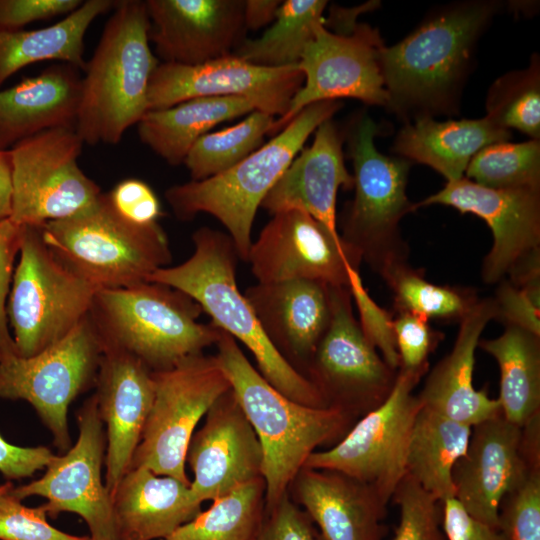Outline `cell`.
<instances>
[{"label": "cell", "mask_w": 540, "mask_h": 540, "mask_svg": "<svg viewBox=\"0 0 540 540\" xmlns=\"http://www.w3.org/2000/svg\"><path fill=\"white\" fill-rule=\"evenodd\" d=\"M82 0H0V30H21L24 26L60 15H69Z\"/></svg>", "instance_id": "obj_49"}, {"label": "cell", "mask_w": 540, "mask_h": 540, "mask_svg": "<svg viewBox=\"0 0 540 540\" xmlns=\"http://www.w3.org/2000/svg\"><path fill=\"white\" fill-rule=\"evenodd\" d=\"M465 173L486 188L540 189V140L487 145L471 159Z\"/></svg>", "instance_id": "obj_40"}, {"label": "cell", "mask_w": 540, "mask_h": 540, "mask_svg": "<svg viewBox=\"0 0 540 540\" xmlns=\"http://www.w3.org/2000/svg\"><path fill=\"white\" fill-rule=\"evenodd\" d=\"M54 456L46 446H17L0 434V473L8 481L33 476L36 471L46 468Z\"/></svg>", "instance_id": "obj_51"}, {"label": "cell", "mask_w": 540, "mask_h": 540, "mask_svg": "<svg viewBox=\"0 0 540 540\" xmlns=\"http://www.w3.org/2000/svg\"><path fill=\"white\" fill-rule=\"evenodd\" d=\"M380 129L369 115L355 122L349 137L355 194L341 219L343 242L381 277L408 262L409 247L400 221L414 211L406 195L411 162L380 153L374 143Z\"/></svg>", "instance_id": "obj_8"}, {"label": "cell", "mask_w": 540, "mask_h": 540, "mask_svg": "<svg viewBox=\"0 0 540 540\" xmlns=\"http://www.w3.org/2000/svg\"><path fill=\"white\" fill-rule=\"evenodd\" d=\"M320 101L301 110L279 133L230 169L165 191L175 216L190 221L200 213L215 217L228 231L238 256L247 262L256 212L317 127L342 107Z\"/></svg>", "instance_id": "obj_6"}, {"label": "cell", "mask_w": 540, "mask_h": 540, "mask_svg": "<svg viewBox=\"0 0 540 540\" xmlns=\"http://www.w3.org/2000/svg\"><path fill=\"white\" fill-rule=\"evenodd\" d=\"M19 254L6 310L17 356L29 358L69 335L99 289L53 255L41 226L23 225Z\"/></svg>", "instance_id": "obj_9"}, {"label": "cell", "mask_w": 540, "mask_h": 540, "mask_svg": "<svg viewBox=\"0 0 540 540\" xmlns=\"http://www.w3.org/2000/svg\"><path fill=\"white\" fill-rule=\"evenodd\" d=\"M12 486H13V484L10 481H7V482H5L3 484H0V493L2 491L6 490L7 488L12 487Z\"/></svg>", "instance_id": "obj_56"}, {"label": "cell", "mask_w": 540, "mask_h": 540, "mask_svg": "<svg viewBox=\"0 0 540 540\" xmlns=\"http://www.w3.org/2000/svg\"><path fill=\"white\" fill-rule=\"evenodd\" d=\"M326 6L325 0L283 1L271 26L256 39H244L232 54L263 67L298 66L317 26L324 21Z\"/></svg>", "instance_id": "obj_35"}, {"label": "cell", "mask_w": 540, "mask_h": 540, "mask_svg": "<svg viewBox=\"0 0 540 540\" xmlns=\"http://www.w3.org/2000/svg\"><path fill=\"white\" fill-rule=\"evenodd\" d=\"M102 345L88 316L65 338L29 357L0 362V398L24 400L61 453L71 448L70 404L95 386Z\"/></svg>", "instance_id": "obj_12"}, {"label": "cell", "mask_w": 540, "mask_h": 540, "mask_svg": "<svg viewBox=\"0 0 540 540\" xmlns=\"http://www.w3.org/2000/svg\"><path fill=\"white\" fill-rule=\"evenodd\" d=\"M312 144L293 159L261 203L274 215L285 210H302L333 232L336 225L338 190L354 187L353 175L347 170L342 135L332 119L314 131Z\"/></svg>", "instance_id": "obj_25"}, {"label": "cell", "mask_w": 540, "mask_h": 540, "mask_svg": "<svg viewBox=\"0 0 540 540\" xmlns=\"http://www.w3.org/2000/svg\"><path fill=\"white\" fill-rule=\"evenodd\" d=\"M86 62L75 130L84 144H118L148 112L149 81L159 60L149 46L145 1H116Z\"/></svg>", "instance_id": "obj_4"}, {"label": "cell", "mask_w": 540, "mask_h": 540, "mask_svg": "<svg viewBox=\"0 0 540 540\" xmlns=\"http://www.w3.org/2000/svg\"><path fill=\"white\" fill-rule=\"evenodd\" d=\"M282 1L279 0H246L244 1V25L246 30H258L275 19Z\"/></svg>", "instance_id": "obj_54"}, {"label": "cell", "mask_w": 540, "mask_h": 540, "mask_svg": "<svg viewBox=\"0 0 540 540\" xmlns=\"http://www.w3.org/2000/svg\"><path fill=\"white\" fill-rule=\"evenodd\" d=\"M22 234L23 225L16 224L10 218L0 219V362L17 357L6 307Z\"/></svg>", "instance_id": "obj_46"}, {"label": "cell", "mask_w": 540, "mask_h": 540, "mask_svg": "<svg viewBox=\"0 0 540 540\" xmlns=\"http://www.w3.org/2000/svg\"><path fill=\"white\" fill-rule=\"evenodd\" d=\"M205 416L185 459L194 475L190 488L201 503L263 478L260 442L232 389L219 396Z\"/></svg>", "instance_id": "obj_21"}, {"label": "cell", "mask_w": 540, "mask_h": 540, "mask_svg": "<svg viewBox=\"0 0 540 540\" xmlns=\"http://www.w3.org/2000/svg\"><path fill=\"white\" fill-rule=\"evenodd\" d=\"M349 290L359 313V324L367 340L379 350L394 370L400 367L392 314L380 307L363 285L359 270L349 269Z\"/></svg>", "instance_id": "obj_44"}, {"label": "cell", "mask_w": 540, "mask_h": 540, "mask_svg": "<svg viewBox=\"0 0 540 540\" xmlns=\"http://www.w3.org/2000/svg\"><path fill=\"white\" fill-rule=\"evenodd\" d=\"M275 121V116L254 110L237 124L200 137L184 160L191 180L210 178L239 163L263 145Z\"/></svg>", "instance_id": "obj_37"}, {"label": "cell", "mask_w": 540, "mask_h": 540, "mask_svg": "<svg viewBox=\"0 0 540 540\" xmlns=\"http://www.w3.org/2000/svg\"><path fill=\"white\" fill-rule=\"evenodd\" d=\"M201 306L180 290L155 282L99 289L89 318L102 350L115 349L151 371L172 368L182 359L215 345L222 330L198 322Z\"/></svg>", "instance_id": "obj_5"}, {"label": "cell", "mask_w": 540, "mask_h": 540, "mask_svg": "<svg viewBox=\"0 0 540 540\" xmlns=\"http://www.w3.org/2000/svg\"><path fill=\"white\" fill-rule=\"evenodd\" d=\"M215 345V357L262 448L267 510L288 493L310 454L339 441L354 418L338 408L310 407L286 397L253 367L228 333L222 331Z\"/></svg>", "instance_id": "obj_2"}, {"label": "cell", "mask_w": 540, "mask_h": 540, "mask_svg": "<svg viewBox=\"0 0 540 540\" xmlns=\"http://www.w3.org/2000/svg\"><path fill=\"white\" fill-rule=\"evenodd\" d=\"M471 429L422 406L415 417L406 474L440 503L454 497L452 471L467 450Z\"/></svg>", "instance_id": "obj_33"}, {"label": "cell", "mask_w": 540, "mask_h": 540, "mask_svg": "<svg viewBox=\"0 0 540 540\" xmlns=\"http://www.w3.org/2000/svg\"><path fill=\"white\" fill-rule=\"evenodd\" d=\"M152 373L154 400L130 468L144 467L191 484L185 470L190 439L211 405L231 389L230 382L216 357L203 353Z\"/></svg>", "instance_id": "obj_11"}, {"label": "cell", "mask_w": 540, "mask_h": 540, "mask_svg": "<svg viewBox=\"0 0 540 540\" xmlns=\"http://www.w3.org/2000/svg\"><path fill=\"white\" fill-rule=\"evenodd\" d=\"M79 436L74 446L49 462L45 473L11 493L23 500L44 497L47 516L62 512L79 515L87 524L90 540H116L111 497L102 479L106 435L93 394L77 411Z\"/></svg>", "instance_id": "obj_16"}, {"label": "cell", "mask_w": 540, "mask_h": 540, "mask_svg": "<svg viewBox=\"0 0 540 540\" xmlns=\"http://www.w3.org/2000/svg\"><path fill=\"white\" fill-rule=\"evenodd\" d=\"M303 82L298 66L263 67L233 54L197 65L162 62L149 81L148 111L199 97H244L281 118Z\"/></svg>", "instance_id": "obj_17"}, {"label": "cell", "mask_w": 540, "mask_h": 540, "mask_svg": "<svg viewBox=\"0 0 540 540\" xmlns=\"http://www.w3.org/2000/svg\"><path fill=\"white\" fill-rule=\"evenodd\" d=\"M257 110L244 97H199L150 110L137 123L140 141L172 166L184 163L195 142L217 124Z\"/></svg>", "instance_id": "obj_31"}, {"label": "cell", "mask_w": 540, "mask_h": 540, "mask_svg": "<svg viewBox=\"0 0 540 540\" xmlns=\"http://www.w3.org/2000/svg\"><path fill=\"white\" fill-rule=\"evenodd\" d=\"M332 287L299 279L258 283L244 293L268 340L304 376L332 319Z\"/></svg>", "instance_id": "obj_24"}, {"label": "cell", "mask_w": 540, "mask_h": 540, "mask_svg": "<svg viewBox=\"0 0 540 540\" xmlns=\"http://www.w3.org/2000/svg\"><path fill=\"white\" fill-rule=\"evenodd\" d=\"M539 466L540 450L526 448L522 427L500 412L472 427L452 471L454 498L470 516L497 529L502 499Z\"/></svg>", "instance_id": "obj_19"}, {"label": "cell", "mask_w": 540, "mask_h": 540, "mask_svg": "<svg viewBox=\"0 0 540 540\" xmlns=\"http://www.w3.org/2000/svg\"><path fill=\"white\" fill-rule=\"evenodd\" d=\"M497 529L506 540H540V466L504 496Z\"/></svg>", "instance_id": "obj_42"}, {"label": "cell", "mask_w": 540, "mask_h": 540, "mask_svg": "<svg viewBox=\"0 0 540 540\" xmlns=\"http://www.w3.org/2000/svg\"><path fill=\"white\" fill-rule=\"evenodd\" d=\"M290 486L317 526V540H383L388 504L368 485L337 471L303 467Z\"/></svg>", "instance_id": "obj_26"}, {"label": "cell", "mask_w": 540, "mask_h": 540, "mask_svg": "<svg viewBox=\"0 0 540 540\" xmlns=\"http://www.w3.org/2000/svg\"><path fill=\"white\" fill-rule=\"evenodd\" d=\"M391 500L400 512L393 540H445L441 503L409 475L403 477Z\"/></svg>", "instance_id": "obj_41"}, {"label": "cell", "mask_w": 540, "mask_h": 540, "mask_svg": "<svg viewBox=\"0 0 540 540\" xmlns=\"http://www.w3.org/2000/svg\"><path fill=\"white\" fill-rule=\"evenodd\" d=\"M495 318L494 299L484 298L461 319L451 351L432 368L417 394L422 407L471 427L501 412L498 399L473 385L478 342Z\"/></svg>", "instance_id": "obj_27"}, {"label": "cell", "mask_w": 540, "mask_h": 540, "mask_svg": "<svg viewBox=\"0 0 540 540\" xmlns=\"http://www.w3.org/2000/svg\"><path fill=\"white\" fill-rule=\"evenodd\" d=\"M509 282L540 309V250L519 261L508 273Z\"/></svg>", "instance_id": "obj_53"}, {"label": "cell", "mask_w": 540, "mask_h": 540, "mask_svg": "<svg viewBox=\"0 0 540 540\" xmlns=\"http://www.w3.org/2000/svg\"><path fill=\"white\" fill-rule=\"evenodd\" d=\"M194 252L185 262L155 271L148 282L167 285L194 299L211 323L240 341L258 371L275 389L310 407H328L316 386L294 369L264 334L236 283L238 252L228 234L201 227L192 234Z\"/></svg>", "instance_id": "obj_3"}, {"label": "cell", "mask_w": 540, "mask_h": 540, "mask_svg": "<svg viewBox=\"0 0 540 540\" xmlns=\"http://www.w3.org/2000/svg\"><path fill=\"white\" fill-rule=\"evenodd\" d=\"M435 204L474 214L491 229L493 245L481 269L487 284L500 282L519 261L540 250V189H491L463 177L413 208Z\"/></svg>", "instance_id": "obj_20"}, {"label": "cell", "mask_w": 540, "mask_h": 540, "mask_svg": "<svg viewBox=\"0 0 540 540\" xmlns=\"http://www.w3.org/2000/svg\"><path fill=\"white\" fill-rule=\"evenodd\" d=\"M510 137L509 130L487 116L447 121L423 117L405 124L392 150L408 161L430 166L450 182L464 177L471 159L482 148Z\"/></svg>", "instance_id": "obj_30"}, {"label": "cell", "mask_w": 540, "mask_h": 540, "mask_svg": "<svg viewBox=\"0 0 540 540\" xmlns=\"http://www.w3.org/2000/svg\"><path fill=\"white\" fill-rule=\"evenodd\" d=\"M401 369L429 367L428 357L444 337L433 329L429 320L409 312H398L393 320Z\"/></svg>", "instance_id": "obj_45"}, {"label": "cell", "mask_w": 540, "mask_h": 540, "mask_svg": "<svg viewBox=\"0 0 540 540\" xmlns=\"http://www.w3.org/2000/svg\"><path fill=\"white\" fill-rule=\"evenodd\" d=\"M382 279L394 296V308L427 320L461 321L478 301L476 293L467 288L437 285L426 280L424 270L399 264Z\"/></svg>", "instance_id": "obj_38"}, {"label": "cell", "mask_w": 540, "mask_h": 540, "mask_svg": "<svg viewBox=\"0 0 540 540\" xmlns=\"http://www.w3.org/2000/svg\"><path fill=\"white\" fill-rule=\"evenodd\" d=\"M83 141L75 128L45 130L15 144L11 156V214L18 225L71 217L100 196V187L79 167Z\"/></svg>", "instance_id": "obj_13"}, {"label": "cell", "mask_w": 540, "mask_h": 540, "mask_svg": "<svg viewBox=\"0 0 540 540\" xmlns=\"http://www.w3.org/2000/svg\"><path fill=\"white\" fill-rule=\"evenodd\" d=\"M323 22L317 26L298 64L304 75L303 85L292 98L287 113L274 122L272 136L316 102L354 98L369 105L387 106L381 66L384 44L378 30L358 23L352 32L338 34Z\"/></svg>", "instance_id": "obj_15"}, {"label": "cell", "mask_w": 540, "mask_h": 540, "mask_svg": "<svg viewBox=\"0 0 540 540\" xmlns=\"http://www.w3.org/2000/svg\"><path fill=\"white\" fill-rule=\"evenodd\" d=\"M499 8L497 1L448 4L397 44L384 46L386 107L407 123L455 113L476 45Z\"/></svg>", "instance_id": "obj_1"}, {"label": "cell", "mask_w": 540, "mask_h": 540, "mask_svg": "<svg viewBox=\"0 0 540 540\" xmlns=\"http://www.w3.org/2000/svg\"><path fill=\"white\" fill-rule=\"evenodd\" d=\"M245 0H147L149 41L163 63L197 65L244 41Z\"/></svg>", "instance_id": "obj_22"}, {"label": "cell", "mask_w": 540, "mask_h": 540, "mask_svg": "<svg viewBox=\"0 0 540 540\" xmlns=\"http://www.w3.org/2000/svg\"><path fill=\"white\" fill-rule=\"evenodd\" d=\"M487 117L500 127L540 138V66L538 55L529 67L499 77L489 88Z\"/></svg>", "instance_id": "obj_39"}, {"label": "cell", "mask_w": 540, "mask_h": 540, "mask_svg": "<svg viewBox=\"0 0 540 540\" xmlns=\"http://www.w3.org/2000/svg\"><path fill=\"white\" fill-rule=\"evenodd\" d=\"M441 524L447 540H506L498 529L470 516L454 497L441 502Z\"/></svg>", "instance_id": "obj_52"}, {"label": "cell", "mask_w": 540, "mask_h": 540, "mask_svg": "<svg viewBox=\"0 0 540 540\" xmlns=\"http://www.w3.org/2000/svg\"><path fill=\"white\" fill-rule=\"evenodd\" d=\"M80 69L57 63L0 91V150L55 128H75L81 98Z\"/></svg>", "instance_id": "obj_28"}, {"label": "cell", "mask_w": 540, "mask_h": 540, "mask_svg": "<svg viewBox=\"0 0 540 540\" xmlns=\"http://www.w3.org/2000/svg\"><path fill=\"white\" fill-rule=\"evenodd\" d=\"M496 318L505 326H515L540 336V309L535 307L527 296L508 279H503L493 297Z\"/></svg>", "instance_id": "obj_50"}, {"label": "cell", "mask_w": 540, "mask_h": 540, "mask_svg": "<svg viewBox=\"0 0 540 540\" xmlns=\"http://www.w3.org/2000/svg\"><path fill=\"white\" fill-rule=\"evenodd\" d=\"M190 485L144 467L130 468L111 497L116 540H161L192 520L202 503Z\"/></svg>", "instance_id": "obj_29"}, {"label": "cell", "mask_w": 540, "mask_h": 540, "mask_svg": "<svg viewBox=\"0 0 540 540\" xmlns=\"http://www.w3.org/2000/svg\"><path fill=\"white\" fill-rule=\"evenodd\" d=\"M316 536L307 513L287 493L264 511L262 522L251 540H317Z\"/></svg>", "instance_id": "obj_47"}, {"label": "cell", "mask_w": 540, "mask_h": 540, "mask_svg": "<svg viewBox=\"0 0 540 540\" xmlns=\"http://www.w3.org/2000/svg\"><path fill=\"white\" fill-rule=\"evenodd\" d=\"M97 409L106 426L105 487L112 497L133 454L152 407V371L134 356L103 349L96 381Z\"/></svg>", "instance_id": "obj_23"}, {"label": "cell", "mask_w": 540, "mask_h": 540, "mask_svg": "<svg viewBox=\"0 0 540 540\" xmlns=\"http://www.w3.org/2000/svg\"><path fill=\"white\" fill-rule=\"evenodd\" d=\"M53 255L98 289L148 282L172 259L167 235L158 222L136 224L122 217L108 193L87 209L41 226Z\"/></svg>", "instance_id": "obj_7"}, {"label": "cell", "mask_w": 540, "mask_h": 540, "mask_svg": "<svg viewBox=\"0 0 540 540\" xmlns=\"http://www.w3.org/2000/svg\"><path fill=\"white\" fill-rule=\"evenodd\" d=\"M349 287H332V319L306 371L328 407L353 418L380 406L391 393L392 369L362 332Z\"/></svg>", "instance_id": "obj_14"}, {"label": "cell", "mask_w": 540, "mask_h": 540, "mask_svg": "<svg viewBox=\"0 0 540 540\" xmlns=\"http://www.w3.org/2000/svg\"><path fill=\"white\" fill-rule=\"evenodd\" d=\"M478 347L499 366L498 400L505 419L523 427L540 415V336L505 326L500 336L480 339Z\"/></svg>", "instance_id": "obj_34"}, {"label": "cell", "mask_w": 540, "mask_h": 540, "mask_svg": "<svg viewBox=\"0 0 540 540\" xmlns=\"http://www.w3.org/2000/svg\"><path fill=\"white\" fill-rule=\"evenodd\" d=\"M11 156L9 150H0V219L11 214Z\"/></svg>", "instance_id": "obj_55"}, {"label": "cell", "mask_w": 540, "mask_h": 540, "mask_svg": "<svg viewBox=\"0 0 540 540\" xmlns=\"http://www.w3.org/2000/svg\"><path fill=\"white\" fill-rule=\"evenodd\" d=\"M265 487L260 478L212 501L161 540H251L264 516Z\"/></svg>", "instance_id": "obj_36"}, {"label": "cell", "mask_w": 540, "mask_h": 540, "mask_svg": "<svg viewBox=\"0 0 540 540\" xmlns=\"http://www.w3.org/2000/svg\"><path fill=\"white\" fill-rule=\"evenodd\" d=\"M13 487L0 493V540H90L89 536L72 535L49 524L43 506L23 505L11 493Z\"/></svg>", "instance_id": "obj_43"}, {"label": "cell", "mask_w": 540, "mask_h": 540, "mask_svg": "<svg viewBox=\"0 0 540 540\" xmlns=\"http://www.w3.org/2000/svg\"><path fill=\"white\" fill-rule=\"evenodd\" d=\"M428 370L399 368L387 399L360 417L333 447L310 454L303 467L343 473L388 504L406 475L410 434L422 406L413 391Z\"/></svg>", "instance_id": "obj_10"}, {"label": "cell", "mask_w": 540, "mask_h": 540, "mask_svg": "<svg viewBox=\"0 0 540 540\" xmlns=\"http://www.w3.org/2000/svg\"><path fill=\"white\" fill-rule=\"evenodd\" d=\"M272 216L247 258L258 283L305 279L349 286V269L359 270L362 260L338 232L302 210Z\"/></svg>", "instance_id": "obj_18"}, {"label": "cell", "mask_w": 540, "mask_h": 540, "mask_svg": "<svg viewBox=\"0 0 540 540\" xmlns=\"http://www.w3.org/2000/svg\"><path fill=\"white\" fill-rule=\"evenodd\" d=\"M108 195L115 210L133 223H155L161 215L159 199L152 188L142 180L124 179Z\"/></svg>", "instance_id": "obj_48"}, {"label": "cell", "mask_w": 540, "mask_h": 540, "mask_svg": "<svg viewBox=\"0 0 540 540\" xmlns=\"http://www.w3.org/2000/svg\"><path fill=\"white\" fill-rule=\"evenodd\" d=\"M116 1L87 0L59 22L35 30H0V87L25 66L57 60L85 69L84 38L100 15L114 8Z\"/></svg>", "instance_id": "obj_32"}]
</instances>
